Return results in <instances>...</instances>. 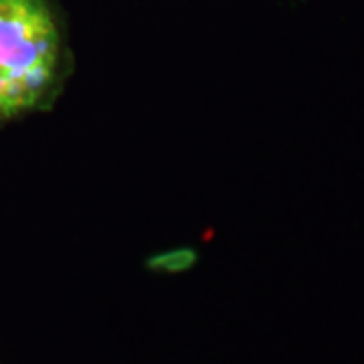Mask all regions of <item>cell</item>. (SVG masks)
<instances>
[{
  "label": "cell",
  "instance_id": "obj_1",
  "mask_svg": "<svg viewBox=\"0 0 364 364\" xmlns=\"http://www.w3.org/2000/svg\"><path fill=\"white\" fill-rule=\"evenodd\" d=\"M59 65V31L43 0H0V117L33 109Z\"/></svg>",
  "mask_w": 364,
  "mask_h": 364
},
{
  "label": "cell",
  "instance_id": "obj_2",
  "mask_svg": "<svg viewBox=\"0 0 364 364\" xmlns=\"http://www.w3.org/2000/svg\"><path fill=\"white\" fill-rule=\"evenodd\" d=\"M196 255L191 249H178V251H170V253H162L154 259L148 261V265L152 269H160V272H184L195 263Z\"/></svg>",
  "mask_w": 364,
  "mask_h": 364
}]
</instances>
